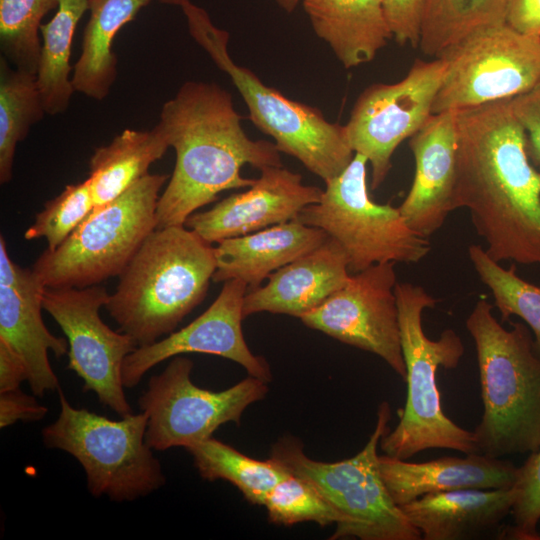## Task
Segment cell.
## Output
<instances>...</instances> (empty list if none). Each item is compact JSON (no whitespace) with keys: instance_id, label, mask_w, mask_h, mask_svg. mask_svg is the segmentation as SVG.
Segmentation results:
<instances>
[{"instance_id":"39","label":"cell","mask_w":540,"mask_h":540,"mask_svg":"<svg viewBox=\"0 0 540 540\" xmlns=\"http://www.w3.org/2000/svg\"><path fill=\"white\" fill-rule=\"evenodd\" d=\"M505 23L521 34L540 37V0H506Z\"/></svg>"},{"instance_id":"18","label":"cell","mask_w":540,"mask_h":540,"mask_svg":"<svg viewBox=\"0 0 540 540\" xmlns=\"http://www.w3.org/2000/svg\"><path fill=\"white\" fill-rule=\"evenodd\" d=\"M45 286L35 273L17 265L8 255L0 237V340L24 361L28 383L34 395L59 388L48 359V351L59 358L68 353V341L46 328L41 310Z\"/></svg>"},{"instance_id":"31","label":"cell","mask_w":540,"mask_h":540,"mask_svg":"<svg viewBox=\"0 0 540 540\" xmlns=\"http://www.w3.org/2000/svg\"><path fill=\"white\" fill-rule=\"evenodd\" d=\"M468 255L479 279L490 289L502 321L511 316L524 320L533 332L540 354V287L520 278L514 264L503 268L479 245H470Z\"/></svg>"},{"instance_id":"35","label":"cell","mask_w":540,"mask_h":540,"mask_svg":"<svg viewBox=\"0 0 540 540\" xmlns=\"http://www.w3.org/2000/svg\"><path fill=\"white\" fill-rule=\"evenodd\" d=\"M517 498L512 507L513 525L502 536L514 540H540V448L518 467L514 484Z\"/></svg>"},{"instance_id":"25","label":"cell","mask_w":540,"mask_h":540,"mask_svg":"<svg viewBox=\"0 0 540 540\" xmlns=\"http://www.w3.org/2000/svg\"><path fill=\"white\" fill-rule=\"evenodd\" d=\"M190 0H160L161 3L183 6ZM151 0H89L82 50L74 66V90L101 101L110 92L117 78V56L112 50L118 31L132 21Z\"/></svg>"},{"instance_id":"29","label":"cell","mask_w":540,"mask_h":540,"mask_svg":"<svg viewBox=\"0 0 540 540\" xmlns=\"http://www.w3.org/2000/svg\"><path fill=\"white\" fill-rule=\"evenodd\" d=\"M46 113L36 75L0 61V182L12 179L16 146Z\"/></svg>"},{"instance_id":"1","label":"cell","mask_w":540,"mask_h":540,"mask_svg":"<svg viewBox=\"0 0 540 540\" xmlns=\"http://www.w3.org/2000/svg\"><path fill=\"white\" fill-rule=\"evenodd\" d=\"M459 208L495 261L540 265V172L510 99L456 110Z\"/></svg>"},{"instance_id":"40","label":"cell","mask_w":540,"mask_h":540,"mask_svg":"<svg viewBox=\"0 0 540 540\" xmlns=\"http://www.w3.org/2000/svg\"><path fill=\"white\" fill-rule=\"evenodd\" d=\"M28 380L22 358L3 340H0V392L16 390Z\"/></svg>"},{"instance_id":"7","label":"cell","mask_w":540,"mask_h":540,"mask_svg":"<svg viewBox=\"0 0 540 540\" xmlns=\"http://www.w3.org/2000/svg\"><path fill=\"white\" fill-rule=\"evenodd\" d=\"M391 408L382 402L366 445L353 457L323 462L308 457L301 440L284 436L272 446L270 458L286 472L309 482L336 511L339 522L330 539L420 540L416 529L394 503L381 477V438L389 431Z\"/></svg>"},{"instance_id":"37","label":"cell","mask_w":540,"mask_h":540,"mask_svg":"<svg viewBox=\"0 0 540 540\" xmlns=\"http://www.w3.org/2000/svg\"><path fill=\"white\" fill-rule=\"evenodd\" d=\"M510 105L525 130L529 158L540 167V80L525 93L510 99Z\"/></svg>"},{"instance_id":"21","label":"cell","mask_w":540,"mask_h":540,"mask_svg":"<svg viewBox=\"0 0 540 540\" xmlns=\"http://www.w3.org/2000/svg\"><path fill=\"white\" fill-rule=\"evenodd\" d=\"M379 469L390 497L399 507L430 493L511 488L518 474L512 462L479 453L420 463L384 454L379 455Z\"/></svg>"},{"instance_id":"6","label":"cell","mask_w":540,"mask_h":540,"mask_svg":"<svg viewBox=\"0 0 540 540\" xmlns=\"http://www.w3.org/2000/svg\"><path fill=\"white\" fill-rule=\"evenodd\" d=\"M181 8L191 36L230 77L254 125L273 138L280 152L298 159L325 183L337 177L355 154L345 127L326 120L318 108L287 98L236 64L228 52L229 33L216 27L204 9L190 1Z\"/></svg>"},{"instance_id":"22","label":"cell","mask_w":540,"mask_h":540,"mask_svg":"<svg viewBox=\"0 0 540 540\" xmlns=\"http://www.w3.org/2000/svg\"><path fill=\"white\" fill-rule=\"evenodd\" d=\"M517 498L505 489H459L426 494L400 506L423 540H466L502 535Z\"/></svg>"},{"instance_id":"17","label":"cell","mask_w":540,"mask_h":540,"mask_svg":"<svg viewBox=\"0 0 540 540\" xmlns=\"http://www.w3.org/2000/svg\"><path fill=\"white\" fill-rule=\"evenodd\" d=\"M244 192L221 200L204 212H194L185 226L209 244L296 220L323 190L306 185L302 176L283 166H269Z\"/></svg>"},{"instance_id":"14","label":"cell","mask_w":540,"mask_h":540,"mask_svg":"<svg viewBox=\"0 0 540 540\" xmlns=\"http://www.w3.org/2000/svg\"><path fill=\"white\" fill-rule=\"evenodd\" d=\"M109 295L103 286L47 288L43 309L65 334L69 349L67 368L83 381V390L120 416L132 413L122 382L125 358L137 347L129 335L114 331L100 317Z\"/></svg>"},{"instance_id":"38","label":"cell","mask_w":540,"mask_h":540,"mask_svg":"<svg viewBox=\"0 0 540 540\" xmlns=\"http://www.w3.org/2000/svg\"><path fill=\"white\" fill-rule=\"evenodd\" d=\"M48 409L35 397L19 389L0 392V427L6 428L17 421H38L45 417Z\"/></svg>"},{"instance_id":"32","label":"cell","mask_w":540,"mask_h":540,"mask_svg":"<svg viewBox=\"0 0 540 540\" xmlns=\"http://www.w3.org/2000/svg\"><path fill=\"white\" fill-rule=\"evenodd\" d=\"M58 0H0V47L15 68L37 74L41 20Z\"/></svg>"},{"instance_id":"23","label":"cell","mask_w":540,"mask_h":540,"mask_svg":"<svg viewBox=\"0 0 540 540\" xmlns=\"http://www.w3.org/2000/svg\"><path fill=\"white\" fill-rule=\"evenodd\" d=\"M328 237L323 230L296 219L224 239L214 247L212 281L239 279L248 291L254 290L273 272L319 247Z\"/></svg>"},{"instance_id":"33","label":"cell","mask_w":540,"mask_h":540,"mask_svg":"<svg viewBox=\"0 0 540 540\" xmlns=\"http://www.w3.org/2000/svg\"><path fill=\"white\" fill-rule=\"evenodd\" d=\"M263 506L269 521L278 525L314 522L324 527L339 522L338 514L320 493L289 472L269 492Z\"/></svg>"},{"instance_id":"41","label":"cell","mask_w":540,"mask_h":540,"mask_svg":"<svg viewBox=\"0 0 540 540\" xmlns=\"http://www.w3.org/2000/svg\"><path fill=\"white\" fill-rule=\"evenodd\" d=\"M277 4L286 12H293L303 0H275Z\"/></svg>"},{"instance_id":"15","label":"cell","mask_w":540,"mask_h":540,"mask_svg":"<svg viewBox=\"0 0 540 540\" xmlns=\"http://www.w3.org/2000/svg\"><path fill=\"white\" fill-rule=\"evenodd\" d=\"M395 264L377 263L351 274L344 286L300 320L311 329L379 356L405 381Z\"/></svg>"},{"instance_id":"30","label":"cell","mask_w":540,"mask_h":540,"mask_svg":"<svg viewBox=\"0 0 540 540\" xmlns=\"http://www.w3.org/2000/svg\"><path fill=\"white\" fill-rule=\"evenodd\" d=\"M506 0H425L419 47L437 58L470 33L505 23Z\"/></svg>"},{"instance_id":"5","label":"cell","mask_w":540,"mask_h":540,"mask_svg":"<svg viewBox=\"0 0 540 540\" xmlns=\"http://www.w3.org/2000/svg\"><path fill=\"white\" fill-rule=\"evenodd\" d=\"M401 346L406 367L407 397L397 425L380 440L384 454L408 460L427 449H451L477 453L472 431L453 422L442 410L437 371L455 369L465 351L460 336L445 329L436 340L423 329L425 309L437 299L422 286L396 283Z\"/></svg>"},{"instance_id":"13","label":"cell","mask_w":540,"mask_h":540,"mask_svg":"<svg viewBox=\"0 0 540 540\" xmlns=\"http://www.w3.org/2000/svg\"><path fill=\"white\" fill-rule=\"evenodd\" d=\"M445 71L446 64L439 57L416 59L400 81L372 84L359 95L344 127L351 149L366 157L371 166L373 190L385 181L396 148L432 115Z\"/></svg>"},{"instance_id":"3","label":"cell","mask_w":540,"mask_h":540,"mask_svg":"<svg viewBox=\"0 0 540 540\" xmlns=\"http://www.w3.org/2000/svg\"><path fill=\"white\" fill-rule=\"evenodd\" d=\"M214 247L185 225L156 228L123 269L105 308L138 346L172 333L205 298Z\"/></svg>"},{"instance_id":"28","label":"cell","mask_w":540,"mask_h":540,"mask_svg":"<svg viewBox=\"0 0 540 540\" xmlns=\"http://www.w3.org/2000/svg\"><path fill=\"white\" fill-rule=\"evenodd\" d=\"M186 450L203 479L230 482L252 505L263 506L269 492L288 473L271 458H251L213 437Z\"/></svg>"},{"instance_id":"16","label":"cell","mask_w":540,"mask_h":540,"mask_svg":"<svg viewBox=\"0 0 540 540\" xmlns=\"http://www.w3.org/2000/svg\"><path fill=\"white\" fill-rule=\"evenodd\" d=\"M247 291L248 286L242 280L224 282L214 302L190 324L152 344L138 346L123 362L124 387H135L148 370L185 353L229 359L241 365L248 375L269 383L272 380L269 364L263 357L253 354L242 331Z\"/></svg>"},{"instance_id":"9","label":"cell","mask_w":540,"mask_h":540,"mask_svg":"<svg viewBox=\"0 0 540 540\" xmlns=\"http://www.w3.org/2000/svg\"><path fill=\"white\" fill-rule=\"evenodd\" d=\"M60 412L42 429L44 445L72 455L84 469L94 497L133 501L162 487L166 478L160 462L146 443L144 412L111 420L75 408L58 388Z\"/></svg>"},{"instance_id":"34","label":"cell","mask_w":540,"mask_h":540,"mask_svg":"<svg viewBox=\"0 0 540 540\" xmlns=\"http://www.w3.org/2000/svg\"><path fill=\"white\" fill-rule=\"evenodd\" d=\"M90 181L67 185L42 211L24 233L26 240L45 238L48 250L56 249L93 211Z\"/></svg>"},{"instance_id":"24","label":"cell","mask_w":540,"mask_h":540,"mask_svg":"<svg viewBox=\"0 0 540 540\" xmlns=\"http://www.w3.org/2000/svg\"><path fill=\"white\" fill-rule=\"evenodd\" d=\"M302 4L315 34L346 69L370 62L393 38L382 0H303Z\"/></svg>"},{"instance_id":"10","label":"cell","mask_w":540,"mask_h":540,"mask_svg":"<svg viewBox=\"0 0 540 540\" xmlns=\"http://www.w3.org/2000/svg\"><path fill=\"white\" fill-rule=\"evenodd\" d=\"M367 165L366 157L355 153L350 164L325 183L320 200L306 206L297 220L323 230L342 246L350 274L377 263H418L431 250L428 238L407 225L398 207L370 198Z\"/></svg>"},{"instance_id":"8","label":"cell","mask_w":540,"mask_h":540,"mask_svg":"<svg viewBox=\"0 0 540 540\" xmlns=\"http://www.w3.org/2000/svg\"><path fill=\"white\" fill-rule=\"evenodd\" d=\"M164 174L148 173L120 196L93 209L56 249H46L33 270L47 288H85L119 276L156 229Z\"/></svg>"},{"instance_id":"12","label":"cell","mask_w":540,"mask_h":540,"mask_svg":"<svg viewBox=\"0 0 540 540\" xmlns=\"http://www.w3.org/2000/svg\"><path fill=\"white\" fill-rule=\"evenodd\" d=\"M193 365L186 357H173L138 399L147 416L145 440L153 450L186 449L226 423L239 425L244 411L268 394V383L250 375L225 390L200 388L191 379Z\"/></svg>"},{"instance_id":"11","label":"cell","mask_w":540,"mask_h":540,"mask_svg":"<svg viewBox=\"0 0 540 540\" xmlns=\"http://www.w3.org/2000/svg\"><path fill=\"white\" fill-rule=\"evenodd\" d=\"M432 114L512 99L540 80V37L506 23L478 29L446 49Z\"/></svg>"},{"instance_id":"2","label":"cell","mask_w":540,"mask_h":540,"mask_svg":"<svg viewBox=\"0 0 540 540\" xmlns=\"http://www.w3.org/2000/svg\"><path fill=\"white\" fill-rule=\"evenodd\" d=\"M232 95L213 82H185L164 103L159 125L176 163L156 209V228L184 225L221 192L248 188L255 179L241 175L248 164L259 170L283 166L274 142L252 140L241 125Z\"/></svg>"},{"instance_id":"19","label":"cell","mask_w":540,"mask_h":540,"mask_svg":"<svg viewBox=\"0 0 540 540\" xmlns=\"http://www.w3.org/2000/svg\"><path fill=\"white\" fill-rule=\"evenodd\" d=\"M415 160L411 188L398 207L407 225L428 238L458 209L455 111L432 114L410 138Z\"/></svg>"},{"instance_id":"4","label":"cell","mask_w":540,"mask_h":540,"mask_svg":"<svg viewBox=\"0 0 540 540\" xmlns=\"http://www.w3.org/2000/svg\"><path fill=\"white\" fill-rule=\"evenodd\" d=\"M506 329L479 299L466 319L477 355L482 419L472 431L477 453L501 458L540 448V354L529 329Z\"/></svg>"},{"instance_id":"20","label":"cell","mask_w":540,"mask_h":540,"mask_svg":"<svg viewBox=\"0 0 540 540\" xmlns=\"http://www.w3.org/2000/svg\"><path fill=\"white\" fill-rule=\"evenodd\" d=\"M348 258L333 238L273 272L268 282L247 292L243 314L260 312L302 318L349 280Z\"/></svg>"},{"instance_id":"26","label":"cell","mask_w":540,"mask_h":540,"mask_svg":"<svg viewBox=\"0 0 540 540\" xmlns=\"http://www.w3.org/2000/svg\"><path fill=\"white\" fill-rule=\"evenodd\" d=\"M169 148L159 124L148 131L125 129L110 144L95 149L89 162L94 209L114 200L139 179Z\"/></svg>"},{"instance_id":"27","label":"cell","mask_w":540,"mask_h":540,"mask_svg":"<svg viewBox=\"0 0 540 540\" xmlns=\"http://www.w3.org/2000/svg\"><path fill=\"white\" fill-rule=\"evenodd\" d=\"M88 7L89 0H58L54 17L40 27L43 43L36 80L47 114L66 111L75 91L70 78L72 40Z\"/></svg>"},{"instance_id":"36","label":"cell","mask_w":540,"mask_h":540,"mask_svg":"<svg viewBox=\"0 0 540 540\" xmlns=\"http://www.w3.org/2000/svg\"><path fill=\"white\" fill-rule=\"evenodd\" d=\"M382 5L395 41L418 47L425 0H382Z\"/></svg>"}]
</instances>
